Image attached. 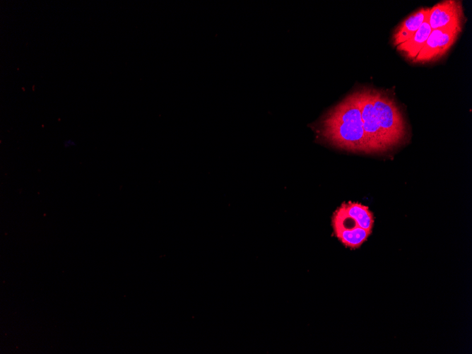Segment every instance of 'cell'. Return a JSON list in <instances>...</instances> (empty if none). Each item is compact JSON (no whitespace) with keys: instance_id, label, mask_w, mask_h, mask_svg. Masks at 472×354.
I'll list each match as a JSON object with an SVG mask.
<instances>
[{"instance_id":"9","label":"cell","mask_w":472,"mask_h":354,"mask_svg":"<svg viewBox=\"0 0 472 354\" xmlns=\"http://www.w3.org/2000/svg\"><path fill=\"white\" fill-rule=\"evenodd\" d=\"M66 147H69L70 146L74 145V143L72 141H66V142L64 143Z\"/></svg>"},{"instance_id":"1","label":"cell","mask_w":472,"mask_h":354,"mask_svg":"<svg viewBox=\"0 0 472 354\" xmlns=\"http://www.w3.org/2000/svg\"><path fill=\"white\" fill-rule=\"evenodd\" d=\"M358 93L370 152H384L400 144L405 139L406 126L394 100L374 88H364Z\"/></svg>"},{"instance_id":"3","label":"cell","mask_w":472,"mask_h":354,"mask_svg":"<svg viewBox=\"0 0 472 354\" xmlns=\"http://www.w3.org/2000/svg\"><path fill=\"white\" fill-rule=\"evenodd\" d=\"M462 29L432 30L413 63L426 64L442 59L456 41Z\"/></svg>"},{"instance_id":"2","label":"cell","mask_w":472,"mask_h":354,"mask_svg":"<svg viewBox=\"0 0 472 354\" xmlns=\"http://www.w3.org/2000/svg\"><path fill=\"white\" fill-rule=\"evenodd\" d=\"M321 133L337 148L371 153L363 129L358 91L348 95L324 116Z\"/></svg>"},{"instance_id":"5","label":"cell","mask_w":472,"mask_h":354,"mask_svg":"<svg viewBox=\"0 0 472 354\" xmlns=\"http://www.w3.org/2000/svg\"><path fill=\"white\" fill-rule=\"evenodd\" d=\"M429 10V7L420 8L396 26L391 37L392 45L395 47L409 40L415 34L428 15Z\"/></svg>"},{"instance_id":"7","label":"cell","mask_w":472,"mask_h":354,"mask_svg":"<svg viewBox=\"0 0 472 354\" xmlns=\"http://www.w3.org/2000/svg\"><path fill=\"white\" fill-rule=\"evenodd\" d=\"M346 213L362 229L372 231L374 217L368 207L356 202L342 203Z\"/></svg>"},{"instance_id":"6","label":"cell","mask_w":472,"mask_h":354,"mask_svg":"<svg viewBox=\"0 0 472 354\" xmlns=\"http://www.w3.org/2000/svg\"><path fill=\"white\" fill-rule=\"evenodd\" d=\"M429 14V13H428ZM432 29L428 23V15L419 29L407 41L400 44L396 50L407 60L413 62L426 42Z\"/></svg>"},{"instance_id":"4","label":"cell","mask_w":472,"mask_h":354,"mask_svg":"<svg viewBox=\"0 0 472 354\" xmlns=\"http://www.w3.org/2000/svg\"><path fill=\"white\" fill-rule=\"evenodd\" d=\"M461 1L445 0L430 8L428 23L432 30L463 29L465 22Z\"/></svg>"},{"instance_id":"8","label":"cell","mask_w":472,"mask_h":354,"mask_svg":"<svg viewBox=\"0 0 472 354\" xmlns=\"http://www.w3.org/2000/svg\"><path fill=\"white\" fill-rule=\"evenodd\" d=\"M372 233L360 227L350 230L334 231L336 237L346 246L352 249L359 247Z\"/></svg>"}]
</instances>
